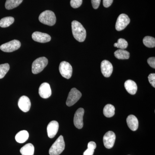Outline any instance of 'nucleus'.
I'll list each match as a JSON object with an SVG mask.
<instances>
[{
	"label": "nucleus",
	"instance_id": "nucleus-5",
	"mask_svg": "<svg viewBox=\"0 0 155 155\" xmlns=\"http://www.w3.org/2000/svg\"><path fill=\"white\" fill-rule=\"evenodd\" d=\"M21 43L17 40H14L4 44L0 46V49L5 52H12L19 48Z\"/></svg>",
	"mask_w": 155,
	"mask_h": 155
},
{
	"label": "nucleus",
	"instance_id": "nucleus-9",
	"mask_svg": "<svg viewBox=\"0 0 155 155\" xmlns=\"http://www.w3.org/2000/svg\"><path fill=\"white\" fill-rule=\"evenodd\" d=\"M116 134L112 131L107 132L103 137L104 145L107 149H111L114 147L116 140Z\"/></svg>",
	"mask_w": 155,
	"mask_h": 155
},
{
	"label": "nucleus",
	"instance_id": "nucleus-30",
	"mask_svg": "<svg viewBox=\"0 0 155 155\" xmlns=\"http://www.w3.org/2000/svg\"><path fill=\"white\" fill-rule=\"evenodd\" d=\"M147 63L152 68L155 69V58L154 57H152V58H148L147 60Z\"/></svg>",
	"mask_w": 155,
	"mask_h": 155
},
{
	"label": "nucleus",
	"instance_id": "nucleus-24",
	"mask_svg": "<svg viewBox=\"0 0 155 155\" xmlns=\"http://www.w3.org/2000/svg\"><path fill=\"white\" fill-rule=\"evenodd\" d=\"M143 44L147 47L149 48H154L155 47V39L151 36H146L143 39Z\"/></svg>",
	"mask_w": 155,
	"mask_h": 155
},
{
	"label": "nucleus",
	"instance_id": "nucleus-14",
	"mask_svg": "<svg viewBox=\"0 0 155 155\" xmlns=\"http://www.w3.org/2000/svg\"><path fill=\"white\" fill-rule=\"evenodd\" d=\"M39 94L43 98L47 99L51 95L52 92L50 84L47 82L42 84L38 90Z\"/></svg>",
	"mask_w": 155,
	"mask_h": 155
},
{
	"label": "nucleus",
	"instance_id": "nucleus-25",
	"mask_svg": "<svg viewBox=\"0 0 155 155\" xmlns=\"http://www.w3.org/2000/svg\"><path fill=\"white\" fill-rule=\"evenodd\" d=\"M97 145L94 141H90L87 144V149L84 153L83 155H93Z\"/></svg>",
	"mask_w": 155,
	"mask_h": 155
},
{
	"label": "nucleus",
	"instance_id": "nucleus-18",
	"mask_svg": "<svg viewBox=\"0 0 155 155\" xmlns=\"http://www.w3.org/2000/svg\"><path fill=\"white\" fill-rule=\"evenodd\" d=\"M29 137L28 131L25 130H21L16 134L15 139L19 143H23L25 142Z\"/></svg>",
	"mask_w": 155,
	"mask_h": 155
},
{
	"label": "nucleus",
	"instance_id": "nucleus-12",
	"mask_svg": "<svg viewBox=\"0 0 155 155\" xmlns=\"http://www.w3.org/2000/svg\"><path fill=\"white\" fill-rule=\"evenodd\" d=\"M31 36L35 41L42 43L48 42L51 40V37L48 34L39 31H35L34 32Z\"/></svg>",
	"mask_w": 155,
	"mask_h": 155
},
{
	"label": "nucleus",
	"instance_id": "nucleus-8",
	"mask_svg": "<svg viewBox=\"0 0 155 155\" xmlns=\"http://www.w3.org/2000/svg\"><path fill=\"white\" fill-rule=\"evenodd\" d=\"M130 22V19L127 15L121 14L118 17L116 24V29L118 31L123 30Z\"/></svg>",
	"mask_w": 155,
	"mask_h": 155
},
{
	"label": "nucleus",
	"instance_id": "nucleus-4",
	"mask_svg": "<svg viewBox=\"0 0 155 155\" xmlns=\"http://www.w3.org/2000/svg\"><path fill=\"white\" fill-rule=\"evenodd\" d=\"M48 62L47 58L45 57L37 58L32 64L31 71L32 73L37 74L41 72L47 66Z\"/></svg>",
	"mask_w": 155,
	"mask_h": 155
},
{
	"label": "nucleus",
	"instance_id": "nucleus-15",
	"mask_svg": "<svg viewBox=\"0 0 155 155\" xmlns=\"http://www.w3.org/2000/svg\"><path fill=\"white\" fill-rule=\"evenodd\" d=\"M59 123L56 121H52L49 123L47 127L48 135L50 138L55 136L59 129Z\"/></svg>",
	"mask_w": 155,
	"mask_h": 155
},
{
	"label": "nucleus",
	"instance_id": "nucleus-32",
	"mask_svg": "<svg viewBox=\"0 0 155 155\" xmlns=\"http://www.w3.org/2000/svg\"><path fill=\"white\" fill-rule=\"evenodd\" d=\"M114 0H103V5L105 8H109L112 5Z\"/></svg>",
	"mask_w": 155,
	"mask_h": 155
},
{
	"label": "nucleus",
	"instance_id": "nucleus-1",
	"mask_svg": "<svg viewBox=\"0 0 155 155\" xmlns=\"http://www.w3.org/2000/svg\"><path fill=\"white\" fill-rule=\"evenodd\" d=\"M72 34L74 38L79 42H83L86 37V31L81 23L76 20L72 22Z\"/></svg>",
	"mask_w": 155,
	"mask_h": 155
},
{
	"label": "nucleus",
	"instance_id": "nucleus-19",
	"mask_svg": "<svg viewBox=\"0 0 155 155\" xmlns=\"http://www.w3.org/2000/svg\"><path fill=\"white\" fill-rule=\"evenodd\" d=\"M35 148L31 143L25 144L20 150V152L22 155H33Z\"/></svg>",
	"mask_w": 155,
	"mask_h": 155
},
{
	"label": "nucleus",
	"instance_id": "nucleus-21",
	"mask_svg": "<svg viewBox=\"0 0 155 155\" xmlns=\"http://www.w3.org/2000/svg\"><path fill=\"white\" fill-rule=\"evenodd\" d=\"M115 107L113 105L108 104L104 107L103 113L106 117L110 118L115 115Z\"/></svg>",
	"mask_w": 155,
	"mask_h": 155
},
{
	"label": "nucleus",
	"instance_id": "nucleus-26",
	"mask_svg": "<svg viewBox=\"0 0 155 155\" xmlns=\"http://www.w3.org/2000/svg\"><path fill=\"white\" fill-rule=\"evenodd\" d=\"M114 47L119 48L120 49H125L128 46V43L123 38H119L118 42L114 44Z\"/></svg>",
	"mask_w": 155,
	"mask_h": 155
},
{
	"label": "nucleus",
	"instance_id": "nucleus-3",
	"mask_svg": "<svg viewBox=\"0 0 155 155\" xmlns=\"http://www.w3.org/2000/svg\"><path fill=\"white\" fill-rule=\"evenodd\" d=\"M65 144L64 137L61 135L50 148V155H59L63 152L65 149Z\"/></svg>",
	"mask_w": 155,
	"mask_h": 155
},
{
	"label": "nucleus",
	"instance_id": "nucleus-16",
	"mask_svg": "<svg viewBox=\"0 0 155 155\" xmlns=\"http://www.w3.org/2000/svg\"><path fill=\"white\" fill-rule=\"evenodd\" d=\"M127 125L130 130L133 131H135L137 130L138 127L139 122L137 118L134 115H130L127 117Z\"/></svg>",
	"mask_w": 155,
	"mask_h": 155
},
{
	"label": "nucleus",
	"instance_id": "nucleus-28",
	"mask_svg": "<svg viewBox=\"0 0 155 155\" xmlns=\"http://www.w3.org/2000/svg\"><path fill=\"white\" fill-rule=\"evenodd\" d=\"M82 3V0H71L70 5L73 8H77L81 5Z\"/></svg>",
	"mask_w": 155,
	"mask_h": 155
},
{
	"label": "nucleus",
	"instance_id": "nucleus-27",
	"mask_svg": "<svg viewBox=\"0 0 155 155\" xmlns=\"http://www.w3.org/2000/svg\"><path fill=\"white\" fill-rule=\"evenodd\" d=\"M10 69V66L8 64H1L0 65V79L3 78L8 72Z\"/></svg>",
	"mask_w": 155,
	"mask_h": 155
},
{
	"label": "nucleus",
	"instance_id": "nucleus-20",
	"mask_svg": "<svg viewBox=\"0 0 155 155\" xmlns=\"http://www.w3.org/2000/svg\"><path fill=\"white\" fill-rule=\"evenodd\" d=\"M114 55L116 58L119 60H125L129 59L130 54L125 49H119L114 52Z\"/></svg>",
	"mask_w": 155,
	"mask_h": 155
},
{
	"label": "nucleus",
	"instance_id": "nucleus-6",
	"mask_svg": "<svg viewBox=\"0 0 155 155\" xmlns=\"http://www.w3.org/2000/svg\"><path fill=\"white\" fill-rule=\"evenodd\" d=\"M81 97V94L78 90L75 88H72L69 92L67 97L66 104L68 107H71L75 104Z\"/></svg>",
	"mask_w": 155,
	"mask_h": 155
},
{
	"label": "nucleus",
	"instance_id": "nucleus-11",
	"mask_svg": "<svg viewBox=\"0 0 155 155\" xmlns=\"http://www.w3.org/2000/svg\"><path fill=\"white\" fill-rule=\"evenodd\" d=\"M101 70L104 77H110L113 71V65L109 61L104 60L101 64Z\"/></svg>",
	"mask_w": 155,
	"mask_h": 155
},
{
	"label": "nucleus",
	"instance_id": "nucleus-17",
	"mask_svg": "<svg viewBox=\"0 0 155 155\" xmlns=\"http://www.w3.org/2000/svg\"><path fill=\"white\" fill-rule=\"evenodd\" d=\"M124 85H125V89L128 93L132 95L135 94L136 93L137 89V85L133 80L126 81Z\"/></svg>",
	"mask_w": 155,
	"mask_h": 155
},
{
	"label": "nucleus",
	"instance_id": "nucleus-23",
	"mask_svg": "<svg viewBox=\"0 0 155 155\" xmlns=\"http://www.w3.org/2000/svg\"><path fill=\"white\" fill-rule=\"evenodd\" d=\"M14 22V17H5L0 20V27L6 28L12 25Z\"/></svg>",
	"mask_w": 155,
	"mask_h": 155
},
{
	"label": "nucleus",
	"instance_id": "nucleus-31",
	"mask_svg": "<svg viewBox=\"0 0 155 155\" xmlns=\"http://www.w3.org/2000/svg\"><path fill=\"white\" fill-rule=\"evenodd\" d=\"M101 0H91L92 5L95 9H97L99 7Z\"/></svg>",
	"mask_w": 155,
	"mask_h": 155
},
{
	"label": "nucleus",
	"instance_id": "nucleus-13",
	"mask_svg": "<svg viewBox=\"0 0 155 155\" xmlns=\"http://www.w3.org/2000/svg\"><path fill=\"white\" fill-rule=\"evenodd\" d=\"M18 104L19 109L24 112H28L31 106L30 100L26 96H22L19 99Z\"/></svg>",
	"mask_w": 155,
	"mask_h": 155
},
{
	"label": "nucleus",
	"instance_id": "nucleus-22",
	"mask_svg": "<svg viewBox=\"0 0 155 155\" xmlns=\"http://www.w3.org/2000/svg\"><path fill=\"white\" fill-rule=\"evenodd\" d=\"M23 0H7L5 8L7 10H11L17 8L22 3Z\"/></svg>",
	"mask_w": 155,
	"mask_h": 155
},
{
	"label": "nucleus",
	"instance_id": "nucleus-10",
	"mask_svg": "<svg viewBox=\"0 0 155 155\" xmlns=\"http://www.w3.org/2000/svg\"><path fill=\"white\" fill-rule=\"evenodd\" d=\"M84 110L83 108H79L75 112L74 117V124L75 127L81 129L83 126V116Z\"/></svg>",
	"mask_w": 155,
	"mask_h": 155
},
{
	"label": "nucleus",
	"instance_id": "nucleus-2",
	"mask_svg": "<svg viewBox=\"0 0 155 155\" xmlns=\"http://www.w3.org/2000/svg\"><path fill=\"white\" fill-rule=\"evenodd\" d=\"M38 19L40 22L43 24L49 26H53L56 22V17L54 13L49 10L41 13L39 16Z\"/></svg>",
	"mask_w": 155,
	"mask_h": 155
},
{
	"label": "nucleus",
	"instance_id": "nucleus-7",
	"mask_svg": "<svg viewBox=\"0 0 155 155\" xmlns=\"http://www.w3.org/2000/svg\"><path fill=\"white\" fill-rule=\"evenodd\" d=\"M59 71L63 77L69 79L72 76V68L69 63L66 61L61 62L59 66Z\"/></svg>",
	"mask_w": 155,
	"mask_h": 155
},
{
	"label": "nucleus",
	"instance_id": "nucleus-29",
	"mask_svg": "<svg viewBox=\"0 0 155 155\" xmlns=\"http://www.w3.org/2000/svg\"><path fill=\"white\" fill-rule=\"evenodd\" d=\"M148 80L152 86L155 87V73H151L149 75Z\"/></svg>",
	"mask_w": 155,
	"mask_h": 155
}]
</instances>
